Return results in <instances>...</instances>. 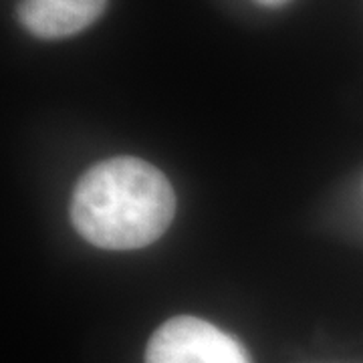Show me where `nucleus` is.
Wrapping results in <instances>:
<instances>
[{
    "label": "nucleus",
    "instance_id": "7ed1b4c3",
    "mask_svg": "<svg viewBox=\"0 0 363 363\" xmlns=\"http://www.w3.org/2000/svg\"><path fill=\"white\" fill-rule=\"evenodd\" d=\"M109 0H21V25L37 39L57 40L79 35L107 9Z\"/></svg>",
    "mask_w": 363,
    "mask_h": 363
},
{
    "label": "nucleus",
    "instance_id": "f257e3e1",
    "mask_svg": "<svg viewBox=\"0 0 363 363\" xmlns=\"http://www.w3.org/2000/svg\"><path fill=\"white\" fill-rule=\"evenodd\" d=\"M176 194L164 172L140 157L95 164L71 198V222L87 242L105 250H133L156 242L169 228Z\"/></svg>",
    "mask_w": 363,
    "mask_h": 363
},
{
    "label": "nucleus",
    "instance_id": "20e7f679",
    "mask_svg": "<svg viewBox=\"0 0 363 363\" xmlns=\"http://www.w3.org/2000/svg\"><path fill=\"white\" fill-rule=\"evenodd\" d=\"M259 4H262V6H271V9H277V6H285V4H289L291 0H257Z\"/></svg>",
    "mask_w": 363,
    "mask_h": 363
},
{
    "label": "nucleus",
    "instance_id": "f03ea898",
    "mask_svg": "<svg viewBox=\"0 0 363 363\" xmlns=\"http://www.w3.org/2000/svg\"><path fill=\"white\" fill-rule=\"evenodd\" d=\"M145 363H250L245 347L216 325L180 315L150 337Z\"/></svg>",
    "mask_w": 363,
    "mask_h": 363
}]
</instances>
